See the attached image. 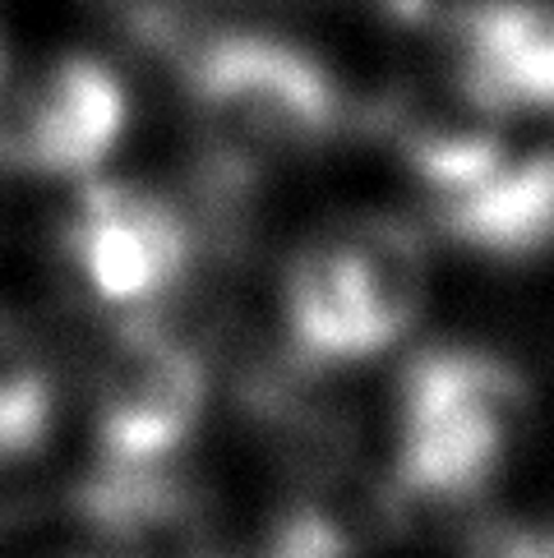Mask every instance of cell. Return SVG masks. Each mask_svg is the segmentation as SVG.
<instances>
[{
  "mask_svg": "<svg viewBox=\"0 0 554 558\" xmlns=\"http://www.w3.org/2000/svg\"><path fill=\"white\" fill-rule=\"evenodd\" d=\"M430 295V250L398 217H351L314 231L282 268V324L320 365L384 355L416 328Z\"/></svg>",
  "mask_w": 554,
  "mask_h": 558,
  "instance_id": "6da1fadb",
  "label": "cell"
},
{
  "mask_svg": "<svg viewBox=\"0 0 554 558\" xmlns=\"http://www.w3.org/2000/svg\"><path fill=\"white\" fill-rule=\"evenodd\" d=\"M531 392L518 365L481 347L411 355L393 392V485L416 498H467L508 466Z\"/></svg>",
  "mask_w": 554,
  "mask_h": 558,
  "instance_id": "7a4b0ae2",
  "label": "cell"
},
{
  "mask_svg": "<svg viewBox=\"0 0 554 558\" xmlns=\"http://www.w3.org/2000/svg\"><path fill=\"white\" fill-rule=\"evenodd\" d=\"M185 93L213 148L250 162L324 148L342 125V93L324 61L273 33H208L185 51Z\"/></svg>",
  "mask_w": 554,
  "mask_h": 558,
  "instance_id": "3957f363",
  "label": "cell"
},
{
  "mask_svg": "<svg viewBox=\"0 0 554 558\" xmlns=\"http://www.w3.org/2000/svg\"><path fill=\"white\" fill-rule=\"evenodd\" d=\"M208 407V369L185 337L130 318L97 365V438L107 462H167Z\"/></svg>",
  "mask_w": 554,
  "mask_h": 558,
  "instance_id": "277c9868",
  "label": "cell"
},
{
  "mask_svg": "<svg viewBox=\"0 0 554 558\" xmlns=\"http://www.w3.org/2000/svg\"><path fill=\"white\" fill-rule=\"evenodd\" d=\"M65 254L103 305L144 310L190 268L181 208L134 181H88L65 222Z\"/></svg>",
  "mask_w": 554,
  "mask_h": 558,
  "instance_id": "5b68a950",
  "label": "cell"
},
{
  "mask_svg": "<svg viewBox=\"0 0 554 558\" xmlns=\"http://www.w3.org/2000/svg\"><path fill=\"white\" fill-rule=\"evenodd\" d=\"M130 125V93L97 56H61L0 93V157L43 175H88Z\"/></svg>",
  "mask_w": 554,
  "mask_h": 558,
  "instance_id": "8992f818",
  "label": "cell"
},
{
  "mask_svg": "<svg viewBox=\"0 0 554 558\" xmlns=\"http://www.w3.org/2000/svg\"><path fill=\"white\" fill-rule=\"evenodd\" d=\"M448 51L458 97L490 121L554 116V0H462Z\"/></svg>",
  "mask_w": 554,
  "mask_h": 558,
  "instance_id": "52a82bcc",
  "label": "cell"
},
{
  "mask_svg": "<svg viewBox=\"0 0 554 558\" xmlns=\"http://www.w3.org/2000/svg\"><path fill=\"white\" fill-rule=\"evenodd\" d=\"M434 222L490 264H531L554 250V148L499 157L458 190L434 194Z\"/></svg>",
  "mask_w": 554,
  "mask_h": 558,
  "instance_id": "ba28073f",
  "label": "cell"
},
{
  "mask_svg": "<svg viewBox=\"0 0 554 558\" xmlns=\"http://www.w3.org/2000/svg\"><path fill=\"white\" fill-rule=\"evenodd\" d=\"M51 425V388L33 351L0 328V462L43 448Z\"/></svg>",
  "mask_w": 554,
  "mask_h": 558,
  "instance_id": "9c48e42d",
  "label": "cell"
},
{
  "mask_svg": "<svg viewBox=\"0 0 554 558\" xmlns=\"http://www.w3.org/2000/svg\"><path fill=\"white\" fill-rule=\"evenodd\" d=\"M5 84H10V65H5V51H0V93H5Z\"/></svg>",
  "mask_w": 554,
  "mask_h": 558,
  "instance_id": "30bf717a",
  "label": "cell"
}]
</instances>
